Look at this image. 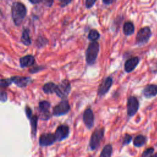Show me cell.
<instances>
[{
    "instance_id": "8992f818",
    "label": "cell",
    "mask_w": 157,
    "mask_h": 157,
    "mask_svg": "<svg viewBox=\"0 0 157 157\" xmlns=\"http://www.w3.org/2000/svg\"><path fill=\"white\" fill-rule=\"evenodd\" d=\"M71 90V86L70 82L67 79H64L61 81L59 85H57V87L55 91V94L59 98L64 99L66 98Z\"/></svg>"
},
{
    "instance_id": "603a6c76",
    "label": "cell",
    "mask_w": 157,
    "mask_h": 157,
    "mask_svg": "<svg viewBox=\"0 0 157 157\" xmlns=\"http://www.w3.org/2000/svg\"><path fill=\"white\" fill-rule=\"evenodd\" d=\"M100 37L99 33L94 29H92L90 31L88 36V38L89 40L91 41H96Z\"/></svg>"
},
{
    "instance_id": "9a60e30c",
    "label": "cell",
    "mask_w": 157,
    "mask_h": 157,
    "mask_svg": "<svg viewBox=\"0 0 157 157\" xmlns=\"http://www.w3.org/2000/svg\"><path fill=\"white\" fill-rule=\"evenodd\" d=\"M12 83H14L17 86L20 88L26 87L32 82V79L29 77L13 76L10 77Z\"/></svg>"
},
{
    "instance_id": "5bb4252c",
    "label": "cell",
    "mask_w": 157,
    "mask_h": 157,
    "mask_svg": "<svg viewBox=\"0 0 157 157\" xmlns=\"http://www.w3.org/2000/svg\"><path fill=\"white\" fill-rule=\"evenodd\" d=\"M140 61V58L138 56H133L126 61L124 65V71L127 73H130L133 71L137 66Z\"/></svg>"
},
{
    "instance_id": "4dcf8cb0",
    "label": "cell",
    "mask_w": 157,
    "mask_h": 157,
    "mask_svg": "<svg viewBox=\"0 0 157 157\" xmlns=\"http://www.w3.org/2000/svg\"><path fill=\"white\" fill-rule=\"evenodd\" d=\"M54 0H42L43 4L47 7H51L53 3Z\"/></svg>"
},
{
    "instance_id": "7a4b0ae2",
    "label": "cell",
    "mask_w": 157,
    "mask_h": 157,
    "mask_svg": "<svg viewBox=\"0 0 157 157\" xmlns=\"http://www.w3.org/2000/svg\"><path fill=\"white\" fill-rule=\"evenodd\" d=\"M99 52V44L96 41H92L88 45L86 52V62L88 65H93L98 57Z\"/></svg>"
},
{
    "instance_id": "d6a6232c",
    "label": "cell",
    "mask_w": 157,
    "mask_h": 157,
    "mask_svg": "<svg viewBox=\"0 0 157 157\" xmlns=\"http://www.w3.org/2000/svg\"><path fill=\"white\" fill-rule=\"evenodd\" d=\"M42 69H44L43 67H37L33 68L31 70H30V72L31 73H36L39 72L40 70H42Z\"/></svg>"
},
{
    "instance_id": "ac0fdd59",
    "label": "cell",
    "mask_w": 157,
    "mask_h": 157,
    "mask_svg": "<svg viewBox=\"0 0 157 157\" xmlns=\"http://www.w3.org/2000/svg\"><path fill=\"white\" fill-rule=\"evenodd\" d=\"M146 142L147 137L142 134H139L134 139L133 145L136 147H141L146 144Z\"/></svg>"
},
{
    "instance_id": "1f68e13d",
    "label": "cell",
    "mask_w": 157,
    "mask_h": 157,
    "mask_svg": "<svg viewBox=\"0 0 157 157\" xmlns=\"http://www.w3.org/2000/svg\"><path fill=\"white\" fill-rule=\"evenodd\" d=\"M60 2V6L62 7H64L68 5L72 0H59Z\"/></svg>"
},
{
    "instance_id": "9c48e42d",
    "label": "cell",
    "mask_w": 157,
    "mask_h": 157,
    "mask_svg": "<svg viewBox=\"0 0 157 157\" xmlns=\"http://www.w3.org/2000/svg\"><path fill=\"white\" fill-rule=\"evenodd\" d=\"M56 141L55 135L52 133H45L40 135L39 140L41 147H48L52 145Z\"/></svg>"
},
{
    "instance_id": "44dd1931",
    "label": "cell",
    "mask_w": 157,
    "mask_h": 157,
    "mask_svg": "<svg viewBox=\"0 0 157 157\" xmlns=\"http://www.w3.org/2000/svg\"><path fill=\"white\" fill-rule=\"evenodd\" d=\"M38 117L36 115H33L30 120V123H31V134L33 136H36V131H37V121H38Z\"/></svg>"
},
{
    "instance_id": "f1b7e54d",
    "label": "cell",
    "mask_w": 157,
    "mask_h": 157,
    "mask_svg": "<svg viewBox=\"0 0 157 157\" xmlns=\"http://www.w3.org/2000/svg\"><path fill=\"white\" fill-rule=\"evenodd\" d=\"M0 99H1V101L2 102H4L7 101V94L6 92L1 91V94H0Z\"/></svg>"
},
{
    "instance_id": "3957f363",
    "label": "cell",
    "mask_w": 157,
    "mask_h": 157,
    "mask_svg": "<svg viewBox=\"0 0 157 157\" xmlns=\"http://www.w3.org/2000/svg\"><path fill=\"white\" fill-rule=\"evenodd\" d=\"M151 34L152 33L150 27L144 26L140 28L136 34V44L140 46L146 44L148 42Z\"/></svg>"
},
{
    "instance_id": "ba28073f",
    "label": "cell",
    "mask_w": 157,
    "mask_h": 157,
    "mask_svg": "<svg viewBox=\"0 0 157 157\" xmlns=\"http://www.w3.org/2000/svg\"><path fill=\"white\" fill-rule=\"evenodd\" d=\"M50 103L47 101H41L39 102L38 109L41 113L40 119L43 120H47L51 117L50 113Z\"/></svg>"
},
{
    "instance_id": "6da1fadb",
    "label": "cell",
    "mask_w": 157,
    "mask_h": 157,
    "mask_svg": "<svg viewBox=\"0 0 157 157\" xmlns=\"http://www.w3.org/2000/svg\"><path fill=\"white\" fill-rule=\"evenodd\" d=\"M27 10L25 6L20 2H15L12 4L11 8L12 18L13 23L16 26H19L22 23L26 15Z\"/></svg>"
},
{
    "instance_id": "e575fe53",
    "label": "cell",
    "mask_w": 157,
    "mask_h": 157,
    "mask_svg": "<svg viewBox=\"0 0 157 157\" xmlns=\"http://www.w3.org/2000/svg\"><path fill=\"white\" fill-rule=\"evenodd\" d=\"M113 0H102V2L105 5H109L113 2Z\"/></svg>"
},
{
    "instance_id": "4fadbf2b",
    "label": "cell",
    "mask_w": 157,
    "mask_h": 157,
    "mask_svg": "<svg viewBox=\"0 0 157 157\" xmlns=\"http://www.w3.org/2000/svg\"><path fill=\"white\" fill-rule=\"evenodd\" d=\"M142 93L147 99H151L157 96V85L148 84L142 90Z\"/></svg>"
},
{
    "instance_id": "5b68a950",
    "label": "cell",
    "mask_w": 157,
    "mask_h": 157,
    "mask_svg": "<svg viewBox=\"0 0 157 157\" xmlns=\"http://www.w3.org/2000/svg\"><path fill=\"white\" fill-rule=\"evenodd\" d=\"M71 109L69 103L67 100L63 99L56 105L52 110V115L55 117H59L67 114Z\"/></svg>"
},
{
    "instance_id": "83f0119b",
    "label": "cell",
    "mask_w": 157,
    "mask_h": 157,
    "mask_svg": "<svg viewBox=\"0 0 157 157\" xmlns=\"http://www.w3.org/2000/svg\"><path fill=\"white\" fill-rule=\"evenodd\" d=\"M97 0H86L85 6L87 9L91 8Z\"/></svg>"
},
{
    "instance_id": "d4e9b609",
    "label": "cell",
    "mask_w": 157,
    "mask_h": 157,
    "mask_svg": "<svg viewBox=\"0 0 157 157\" xmlns=\"http://www.w3.org/2000/svg\"><path fill=\"white\" fill-rule=\"evenodd\" d=\"M155 151V148L153 147H149L146 148L141 155L142 156L147 157V156H151Z\"/></svg>"
},
{
    "instance_id": "ffe728a7",
    "label": "cell",
    "mask_w": 157,
    "mask_h": 157,
    "mask_svg": "<svg viewBox=\"0 0 157 157\" xmlns=\"http://www.w3.org/2000/svg\"><path fill=\"white\" fill-rule=\"evenodd\" d=\"M56 87L57 85L55 83L48 82L42 86V91L46 94H52L55 93Z\"/></svg>"
},
{
    "instance_id": "d6986e66",
    "label": "cell",
    "mask_w": 157,
    "mask_h": 157,
    "mask_svg": "<svg viewBox=\"0 0 157 157\" xmlns=\"http://www.w3.org/2000/svg\"><path fill=\"white\" fill-rule=\"evenodd\" d=\"M21 42L26 46H28L31 44V39L29 36V30L28 29L25 28L23 29L21 37Z\"/></svg>"
},
{
    "instance_id": "7c38bea8",
    "label": "cell",
    "mask_w": 157,
    "mask_h": 157,
    "mask_svg": "<svg viewBox=\"0 0 157 157\" xmlns=\"http://www.w3.org/2000/svg\"><path fill=\"white\" fill-rule=\"evenodd\" d=\"M83 120L85 126L88 129H90L93 126L94 122V116L93 110L90 108H87L84 111L83 115Z\"/></svg>"
},
{
    "instance_id": "7402d4cb",
    "label": "cell",
    "mask_w": 157,
    "mask_h": 157,
    "mask_svg": "<svg viewBox=\"0 0 157 157\" xmlns=\"http://www.w3.org/2000/svg\"><path fill=\"white\" fill-rule=\"evenodd\" d=\"M112 153V147L110 144H107L104 146L103 149L102 150L100 156H106L109 157L111 156Z\"/></svg>"
},
{
    "instance_id": "30bf717a",
    "label": "cell",
    "mask_w": 157,
    "mask_h": 157,
    "mask_svg": "<svg viewBox=\"0 0 157 157\" xmlns=\"http://www.w3.org/2000/svg\"><path fill=\"white\" fill-rule=\"evenodd\" d=\"M69 134V128L66 124L58 126L55 131V137L56 141L60 142L66 139Z\"/></svg>"
},
{
    "instance_id": "52a82bcc",
    "label": "cell",
    "mask_w": 157,
    "mask_h": 157,
    "mask_svg": "<svg viewBox=\"0 0 157 157\" xmlns=\"http://www.w3.org/2000/svg\"><path fill=\"white\" fill-rule=\"evenodd\" d=\"M139 108V102L134 96H130L127 100V115L132 117L136 115Z\"/></svg>"
},
{
    "instance_id": "2e32d148",
    "label": "cell",
    "mask_w": 157,
    "mask_h": 157,
    "mask_svg": "<svg viewBox=\"0 0 157 157\" xmlns=\"http://www.w3.org/2000/svg\"><path fill=\"white\" fill-rule=\"evenodd\" d=\"M35 58L31 55H27L20 58V67L22 68L33 66L35 63Z\"/></svg>"
},
{
    "instance_id": "277c9868",
    "label": "cell",
    "mask_w": 157,
    "mask_h": 157,
    "mask_svg": "<svg viewBox=\"0 0 157 157\" xmlns=\"http://www.w3.org/2000/svg\"><path fill=\"white\" fill-rule=\"evenodd\" d=\"M104 136V128L96 129L92 133L89 143V147L91 150L96 149L100 145Z\"/></svg>"
},
{
    "instance_id": "f546056e",
    "label": "cell",
    "mask_w": 157,
    "mask_h": 157,
    "mask_svg": "<svg viewBox=\"0 0 157 157\" xmlns=\"http://www.w3.org/2000/svg\"><path fill=\"white\" fill-rule=\"evenodd\" d=\"M25 112H26V115L28 118L29 120L31 118V117L33 116L32 115V110H31V108L26 106L25 108Z\"/></svg>"
},
{
    "instance_id": "836d02e7",
    "label": "cell",
    "mask_w": 157,
    "mask_h": 157,
    "mask_svg": "<svg viewBox=\"0 0 157 157\" xmlns=\"http://www.w3.org/2000/svg\"><path fill=\"white\" fill-rule=\"evenodd\" d=\"M31 4H39L40 2H42V0H28Z\"/></svg>"
},
{
    "instance_id": "cb8c5ba5",
    "label": "cell",
    "mask_w": 157,
    "mask_h": 157,
    "mask_svg": "<svg viewBox=\"0 0 157 157\" xmlns=\"http://www.w3.org/2000/svg\"><path fill=\"white\" fill-rule=\"evenodd\" d=\"M47 42H48V40H47V39H45L44 37L40 36L37 38L36 40V45L39 48H40V47H44Z\"/></svg>"
},
{
    "instance_id": "484cf974",
    "label": "cell",
    "mask_w": 157,
    "mask_h": 157,
    "mask_svg": "<svg viewBox=\"0 0 157 157\" xmlns=\"http://www.w3.org/2000/svg\"><path fill=\"white\" fill-rule=\"evenodd\" d=\"M12 83V81L11 80V78H8L6 79H1V87L4 88L9 86Z\"/></svg>"
},
{
    "instance_id": "8fae6325",
    "label": "cell",
    "mask_w": 157,
    "mask_h": 157,
    "mask_svg": "<svg viewBox=\"0 0 157 157\" xmlns=\"http://www.w3.org/2000/svg\"><path fill=\"white\" fill-rule=\"evenodd\" d=\"M112 83H113V80L112 77H106L99 85L98 90V94L100 96H102L105 95L109 91L110 87L112 85Z\"/></svg>"
},
{
    "instance_id": "4316f807",
    "label": "cell",
    "mask_w": 157,
    "mask_h": 157,
    "mask_svg": "<svg viewBox=\"0 0 157 157\" xmlns=\"http://www.w3.org/2000/svg\"><path fill=\"white\" fill-rule=\"evenodd\" d=\"M132 140V136L128 134H125L123 138V142H122V145H126L128 144H129Z\"/></svg>"
},
{
    "instance_id": "e0dca14e",
    "label": "cell",
    "mask_w": 157,
    "mask_h": 157,
    "mask_svg": "<svg viewBox=\"0 0 157 157\" xmlns=\"http://www.w3.org/2000/svg\"><path fill=\"white\" fill-rule=\"evenodd\" d=\"M134 25L131 21H126L124 23L123 27V33L126 36H130L134 33Z\"/></svg>"
}]
</instances>
